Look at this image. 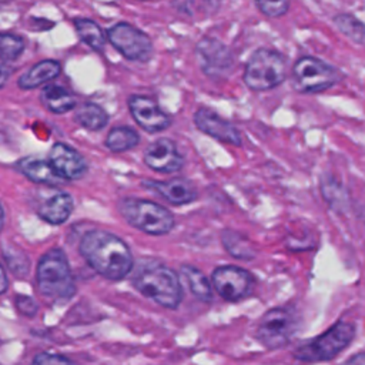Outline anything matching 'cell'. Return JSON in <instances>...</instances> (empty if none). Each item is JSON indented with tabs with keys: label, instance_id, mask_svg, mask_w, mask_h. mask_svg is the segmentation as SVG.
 Returning a JSON list of instances; mask_svg holds the SVG:
<instances>
[{
	"label": "cell",
	"instance_id": "cell-20",
	"mask_svg": "<svg viewBox=\"0 0 365 365\" xmlns=\"http://www.w3.org/2000/svg\"><path fill=\"white\" fill-rule=\"evenodd\" d=\"M40 101L43 106L54 113V114H63L67 111H71L76 106V97L63 86L58 84H48L40 91Z\"/></svg>",
	"mask_w": 365,
	"mask_h": 365
},
{
	"label": "cell",
	"instance_id": "cell-24",
	"mask_svg": "<svg viewBox=\"0 0 365 365\" xmlns=\"http://www.w3.org/2000/svg\"><path fill=\"white\" fill-rule=\"evenodd\" d=\"M140 141V135L135 130L127 125H117L110 130L106 137V147L113 153H123L134 148Z\"/></svg>",
	"mask_w": 365,
	"mask_h": 365
},
{
	"label": "cell",
	"instance_id": "cell-29",
	"mask_svg": "<svg viewBox=\"0 0 365 365\" xmlns=\"http://www.w3.org/2000/svg\"><path fill=\"white\" fill-rule=\"evenodd\" d=\"M342 188L344 187H341L332 178H329L327 182H322V194H324V197L327 198V201L329 202L331 207L341 208L342 201H345V198H342V195H336V192L344 191Z\"/></svg>",
	"mask_w": 365,
	"mask_h": 365
},
{
	"label": "cell",
	"instance_id": "cell-14",
	"mask_svg": "<svg viewBox=\"0 0 365 365\" xmlns=\"http://www.w3.org/2000/svg\"><path fill=\"white\" fill-rule=\"evenodd\" d=\"M144 163L158 173H175L182 167L184 157L173 140L158 138L145 148Z\"/></svg>",
	"mask_w": 365,
	"mask_h": 365
},
{
	"label": "cell",
	"instance_id": "cell-3",
	"mask_svg": "<svg viewBox=\"0 0 365 365\" xmlns=\"http://www.w3.org/2000/svg\"><path fill=\"white\" fill-rule=\"evenodd\" d=\"M287 77V58L282 53L259 47L250 56L242 80L252 91H267L278 87Z\"/></svg>",
	"mask_w": 365,
	"mask_h": 365
},
{
	"label": "cell",
	"instance_id": "cell-26",
	"mask_svg": "<svg viewBox=\"0 0 365 365\" xmlns=\"http://www.w3.org/2000/svg\"><path fill=\"white\" fill-rule=\"evenodd\" d=\"M332 23L351 41L365 46V23L351 13H339L334 16Z\"/></svg>",
	"mask_w": 365,
	"mask_h": 365
},
{
	"label": "cell",
	"instance_id": "cell-10",
	"mask_svg": "<svg viewBox=\"0 0 365 365\" xmlns=\"http://www.w3.org/2000/svg\"><path fill=\"white\" fill-rule=\"evenodd\" d=\"M211 282L221 298L225 301H240L248 297L254 288V277L235 265H222L212 271Z\"/></svg>",
	"mask_w": 365,
	"mask_h": 365
},
{
	"label": "cell",
	"instance_id": "cell-6",
	"mask_svg": "<svg viewBox=\"0 0 365 365\" xmlns=\"http://www.w3.org/2000/svg\"><path fill=\"white\" fill-rule=\"evenodd\" d=\"M341 78L342 73L335 66L314 56H302L292 66V87L302 94L322 93Z\"/></svg>",
	"mask_w": 365,
	"mask_h": 365
},
{
	"label": "cell",
	"instance_id": "cell-18",
	"mask_svg": "<svg viewBox=\"0 0 365 365\" xmlns=\"http://www.w3.org/2000/svg\"><path fill=\"white\" fill-rule=\"evenodd\" d=\"M73 207H74L73 197L68 192L60 191L51 195L50 198H47L44 202H41L37 214L46 222L58 225L67 221V218L71 215Z\"/></svg>",
	"mask_w": 365,
	"mask_h": 365
},
{
	"label": "cell",
	"instance_id": "cell-17",
	"mask_svg": "<svg viewBox=\"0 0 365 365\" xmlns=\"http://www.w3.org/2000/svg\"><path fill=\"white\" fill-rule=\"evenodd\" d=\"M16 167L21 174H24L29 180H31L33 182H37V184L58 185L64 181V178H61L54 171L50 161H46L40 157H34V155L23 157L21 160L17 161Z\"/></svg>",
	"mask_w": 365,
	"mask_h": 365
},
{
	"label": "cell",
	"instance_id": "cell-1",
	"mask_svg": "<svg viewBox=\"0 0 365 365\" xmlns=\"http://www.w3.org/2000/svg\"><path fill=\"white\" fill-rule=\"evenodd\" d=\"M80 254L96 272L111 281L123 279L133 269V255L127 244L103 230H91L83 235Z\"/></svg>",
	"mask_w": 365,
	"mask_h": 365
},
{
	"label": "cell",
	"instance_id": "cell-12",
	"mask_svg": "<svg viewBox=\"0 0 365 365\" xmlns=\"http://www.w3.org/2000/svg\"><path fill=\"white\" fill-rule=\"evenodd\" d=\"M128 108L135 123L147 133H158L171 125V117L151 97L133 94L128 97Z\"/></svg>",
	"mask_w": 365,
	"mask_h": 365
},
{
	"label": "cell",
	"instance_id": "cell-21",
	"mask_svg": "<svg viewBox=\"0 0 365 365\" xmlns=\"http://www.w3.org/2000/svg\"><path fill=\"white\" fill-rule=\"evenodd\" d=\"M74 120L86 130L98 131L108 124V114L101 106L87 101L77 107L74 113Z\"/></svg>",
	"mask_w": 365,
	"mask_h": 365
},
{
	"label": "cell",
	"instance_id": "cell-4",
	"mask_svg": "<svg viewBox=\"0 0 365 365\" xmlns=\"http://www.w3.org/2000/svg\"><path fill=\"white\" fill-rule=\"evenodd\" d=\"M36 278L40 292L53 299L70 298L76 291L67 257L60 248H53L40 258Z\"/></svg>",
	"mask_w": 365,
	"mask_h": 365
},
{
	"label": "cell",
	"instance_id": "cell-15",
	"mask_svg": "<svg viewBox=\"0 0 365 365\" xmlns=\"http://www.w3.org/2000/svg\"><path fill=\"white\" fill-rule=\"evenodd\" d=\"M48 161L54 171L64 180H78L87 173V163L84 157L64 143L53 144Z\"/></svg>",
	"mask_w": 365,
	"mask_h": 365
},
{
	"label": "cell",
	"instance_id": "cell-13",
	"mask_svg": "<svg viewBox=\"0 0 365 365\" xmlns=\"http://www.w3.org/2000/svg\"><path fill=\"white\" fill-rule=\"evenodd\" d=\"M194 124L200 131L221 143H227L231 145H241L242 143L238 128L211 108H198L194 114Z\"/></svg>",
	"mask_w": 365,
	"mask_h": 365
},
{
	"label": "cell",
	"instance_id": "cell-19",
	"mask_svg": "<svg viewBox=\"0 0 365 365\" xmlns=\"http://www.w3.org/2000/svg\"><path fill=\"white\" fill-rule=\"evenodd\" d=\"M61 73V64L57 60L46 58L34 66H31L27 71H24L19 77V87L21 90H31L36 88L50 80H54Z\"/></svg>",
	"mask_w": 365,
	"mask_h": 365
},
{
	"label": "cell",
	"instance_id": "cell-30",
	"mask_svg": "<svg viewBox=\"0 0 365 365\" xmlns=\"http://www.w3.org/2000/svg\"><path fill=\"white\" fill-rule=\"evenodd\" d=\"M31 365H74L68 358L51 354V352H40L34 356Z\"/></svg>",
	"mask_w": 365,
	"mask_h": 365
},
{
	"label": "cell",
	"instance_id": "cell-16",
	"mask_svg": "<svg viewBox=\"0 0 365 365\" xmlns=\"http://www.w3.org/2000/svg\"><path fill=\"white\" fill-rule=\"evenodd\" d=\"M143 184L174 205H184L197 198L194 184L184 178H174L170 181H144Z\"/></svg>",
	"mask_w": 365,
	"mask_h": 365
},
{
	"label": "cell",
	"instance_id": "cell-22",
	"mask_svg": "<svg viewBox=\"0 0 365 365\" xmlns=\"http://www.w3.org/2000/svg\"><path fill=\"white\" fill-rule=\"evenodd\" d=\"M74 29L83 43H86L90 48L96 51H101L104 48L107 34L103 31V29L91 19L78 17L74 19Z\"/></svg>",
	"mask_w": 365,
	"mask_h": 365
},
{
	"label": "cell",
	"instance_id": "cell-35",
	"mask_svg": "<svg viewBox=\"0 0 365 365\" xmlns=\"http://www.w3.org/2000/svg\"><path fill=\"white\" fill-rule=\"evenodd\" d=\"M3 224H4V210H3V207L0 204V231L3 228Z\"/></svg>",
	"mask_w": 365,
	"mask_h": 365
},
{
	"label": "cell",
	"instance_id": "cell-27",
	"mask_svg": "<svg viewBox=\"0 0 365 365\" xmlns=\"http://www.w3.org/2000/svg\"><path fill=\"white\" fill-rule=\"evenodd\" d=\"M26 48V41L21 36L0 31V57L4 61H14Z\"/></svg>",
	"mask_w": 365,
	"mask_h": 365
},
{
	"label": "cell",
	"instance_id": "cell-34",
	"mask_svg": "<svg viewBox=\"0 0 365 365\" xmlns=\"http://www.w3.org/2000/svg\"><path fill=\"white\" fill-rule=\"evenodd\" d=\"M9 288V279H7V275H6V271L0 262V295L4 294Z\"/></svg>",
	"mask_w": 365,
	"mask_h": 365
},
{
	"label": "cell",
	"instance_id": "cell-2",
	"mask_svg": "<svg viewBox=\"0 0 365 365\" xmlns=\"http://www.w3.org/2000/svg\"><path fill=\"white\" fill-rule=\"evenodd\" d=\"M131 281L140 294L164 308L175 309L182 299V288L177 274L158 261H140Z\"/></svg>",
	"mask_w": 365,
	"mask_h": 365
},
{
	"label": "cell",
	"instance_id": "cell-32",
	"mask_svg": "<svg viewBox=\"0 0 365 365\" xmlns=\"http://www.w3.org/2000/svg\"><path fill=\"white\" fill-rule=\"evenodd\" d=\"M10 74H11V70H10L9 64H7V61H4L0 57V88L6 84V81L10 77Z\"/></svg>",
	"mask_w": 365,
	"mask_h": 365
},
{
	"label": "cell",
	"instance_id": "cell-5",
	"mask_svg": "<svg viewBox=\"0 0 365 365\" xmlns=\"http://www.w3.org/2000/svg\"><path fill=\"white\" fill-rule=\"evenodd\" d=\"M118 210L130 225L145 234L163 235L170 232L175 225L174 215L154 201L124 198L121 200Z\"/></svg>",
	"mask_w": 365,
	"mask_h": 365
},
{
	"label": "cell",
	"instance_id": "cell-25",
	"mask_svg": "<svg viewBox=\"0 0 365 365\" xmlns=\"http://www.w3.org/2000/svg\"><path fill=\"white\" fill-rule=\"evenodd\" d=\"M181 272L184 278L187 279V284L190 287L191 294L202 301V302H210L212 299V289L208 278L201 272L198 268L192 265H182Z\"/></svg>",
	"mask_w": 365,
	"mask_h": 365
},
{
	"label": "cell",
	"instance_id": "cell-23",
	"mask_svg": "<svg viewBox=\"0 0 365 365\" xmlns=\"http://www.w3.org/2000/svg\"><path fill=\"white\" fill-rule=\"evenodd\" d=\"M221 241L224 248L231 254L234 258L238 259H251L255 255V248L251 241L232 230H224L221 234Z\"/></svg>",
	"mask_w": 365,
	"mask_h": 365
},
{
	"label": "cell",
	"instance_id": "cell-28",
	"mask_svg": "<svg viewBox=\"0 0 365 365\" xmlns=\"http://www.w3.org/2000/svg\"><path fill=\"white\" fill-rule=\"evenodd\" d=\"M259 11L268 17L277 19L284 16L291 4V0H254Z\"/></svg>",
	"mask_w": 365,
	"mask_h": 365
},
{
	"label": "cell",
	"instance_id": "cell-31",
	"mask_svg": "<svg viewBox=\"0 0 365 365\" xmlns=\"http://www.w3.org/2000/svg\"><path fill=\"white\" fill-rule=\"evenodd\" d=\"M16 308L20 314H23L26 317H33L38 309L36 301L31 297H27V295H17L16 297Z\"/></svg>",
	"mask_w": 365,
	"mask_h": 365
},
{
	"label": "cell",
	"instance_id": "cell-7",
	"mask_svg": "<svg viewBox=\"0 0 365 365\" xmlns=\"http://www.w3.org/2000/svg\"><path fill=\"white\" fill-rule=\"evenodd\" d=\"M355 327L349 322H336L332 328L317 338L302 344L294 352V356L304 362L328 361L345 349L354 339Z\"/></svg>",
	"mask_w": 365,
	"mask_h": 365
},
{
	"label": "cell",
	"instance_id": "cell-11",
	"mask_svg": "<svg viewBox=\"0 0 365 365\" xmlns=\"http://www.w3.org/2000/svg\"><path fill=\"white\" fill-rule=\"evenodd\" d=\"M195 50L201 60L204 73L210 77H220L228 73L234 66V56L231 50L214 37H202L197 43Z\"/></svg>",
	"mask_w": 365,
	"mask_h": 365
},
{
	"label": "cell",
	"instance_id": "cell-8",
	"mask_svg": "<svg viewBox=\"0 0 365 365\" xmlns=\"http://www.w3.org/2000/svg\"><path fill=\"white\" fill-rule=\"evenodd\" d=\"M297 329L295 314L285 307L269 309L257 328V339L268 349L287 345Z\"/></svg>",
	"mask_w": 365,
	"mask_h": 365
},
{
	"label": "cell",
	"instance_id": "cell-9",
	"mask_svg": "<svg viewBox=\"0 0 365 365\" xmlns=\"http://www.w3.org/2000/svg\"><path fill=\"white\" fill-rule=\"evenodd\" d=\"M106 34L113 47L127 60L145 61L154 53L151 38L144 31L128 23H117L111 26Z\"/></svg>",
	"mask_w": 365,
	"mask_h": 365
},
{
	"label": "cell",
	"instance_id": "cell-33",
	"mask_svg": "<svg viewBox=\"0 0 365 365\" xmlns=\"http://www.w3.org/2000/svg\"><path fill=\"white\" fill-rule=\"evenodd\" d=\"M339 365H365V352H358Z\"/></svg>",
	"mask_w": 365,
	"mask_h": 365
}]
</instances>
